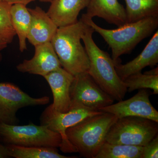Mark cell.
<instances>
[{
	"instance_id": "obj_1",
	"label": "cell",
	"mask_w": 158,
	"mask_h": 158,
	"mask_svg": "<svg viewBox=\"0 0 158 158\" xmlns=\"http://www.w3.org/2000/svg\"><path fill=\"white\" fill-rule=\"evenodd\" d=\"M81 19L99 34L112 50V58L118 62L119 57L129 54L142 40L157 29L158 17H150L134 23H127L117 29L103 28L92 19L82 15Z\"/></svg>"
},
{
	"instance_id": "obj_2",
	"label": "cell",
	"mask_w": 158,
	"mask_h": 158,
	"mask_svg": "<svg viewBox=\"0 0 158 158\" xmlns=\"http://www.w3.org/2000/svg\"><path fill=\"white\" fill-rule=\"evenodd\" d=\"M94 30L88 25L81 36L90 61L88 73L115 100H123L127 92V88L116 73L112 57L101 49L94 42Z\"/></svg>"
},
{
	"instance_id": "obj_3",
	"label": "cell",
	"mask_w": 158,
	"mask_h": 158,
	"mask_svg": "<svg viewBox=\"0 0 158 158\" xmlns=\"http://www.w3.org/2000/svg\"><path fill=\"white\" fill-rule=\"evenodd\" d=\"M87 26L80 19L73 24L59 27L51 41L61 66L74 76L89 69V57L81 43Z\"/></svg>"
},
{
	"instance_id": "obj_4",
	"label": "cell",
	"mask_w": 158,
	"mask_h": 158,
	"mask_svg": "<svg viewBox=\"0 0 158 158\" xmlns=\"http://www.w3.org/2000/svg\"><path fill=\"white\" fill-rule=\"evenodd\" d=\"M117 119L113 114L102 112L69 128L66 137L81 156L95 158L106 142L109 130Z\"/></svg>"
},
{
	"instance_id": "obj_5",
	"label": "cell",
	"mask_w": 158,
	"mask_h": 158,
	"mask_svg": "<svg viewBox=\"0 0 158 158\" xmlns=\"http://www.w3.org/2000/svg\"><path fill=\"white\" fill-rule=\"evenodd\" d=\"M158 123L148 118L127 116L117 119L110 127L106 142L144 146L157 135Z\"/></svg>"
},
{
	"instance_id": "obj_6",
	"label": "cell",
	"mask_w": 158,
	"mask_h": 158,
	"mask_svg": "<svg viewBox=\"0 0 158 158\" xmlns=\"http://www.w3.org/2000/svg\"><path fill=\"white\" fill-rule=\"evenodd\" d=\"M0 141L6 144L23 147L60 148L62 138L46 126L0 125Z\"/></svg>"
},
{
	"instance_id": "obj_7",
	"label": "cell",
	"mask_w": 158,
	"mask_h": 158,
	"mask_svg": "<svg viewBox=\"0 0 158 158\" xmlns=\"http://www.w3.org/2000/svg\"><path fill=\"white\" fill-rule=\"evenodd\" d=\"M70 109L83 107L94 111L112 104L115 100L97 84L88 72L74 76L70 88Z\"/></svg>"
},
{
	"instance_id": "obj_8",
	"label": "cell",
	"mask_w": 158,
	"mask_h": 158,
	"mask_svg": "<svg viewBox=\"0 0 158 158\" xmlns=\"http://www.w3.org/2000/svg\"><path fill=\"white\" fill-rule=\"evenodd\" d=\"M102 113L83 107H77L66 113H60L52 110L48 106L40 116V124L46 126L50 130L61 135L62 143L60 148L62 151L65 153L77 152V150L67 139L66 130L85 118Z\"/></svg>"
},
{
	"instance_id": "obj_9",
	"label": "cell",
	"mask_w": 158,
	"mask_h": 158,
	"mask_svg": "<svg viewBox=\"0 0 158 158\" xmlns=\"http://www.w3.org/2000/svg\"><path fill=\"white\" fill-rule=\"evenodd\" d=\"M49 101L48 97L34 98L12 83H0V125H17L16 114L19 109L46 105Z\"/></svg>"
},
{
	"instance_id": "obj_10",
	"label": "cell",
	"mask_w": 158,
	"mask_h": 158,
	"mask_svg": "<svg viewBox=\"0 0 158 158\" xmlns=\"http://www.w3.org/2000/svg\"><path fill=\"white\" fill-rule=\"evenodd\" d=\"M151 93L147 89H140L131 98L101 108L99 111L111 113L118 118L137 116L158 123V112L153 106L149 99Z\"/></svg>"
},
{
	"instance_id": "obj_11",
	"label": "cell",
	"mask_w": 158,
	"mask_h": 158,
	"mask_svg": "<svg viewBox=\"0 0 158 158\" xmlns=\"http://www.w3.org/2000/svg\"><path fill=\"white\" fill-rule=\"evenodd\" d=\"M34 57L24 60L16 69L22 73L44 77L46 75L62 67L59 58L51 42L35 46Z\"/></svg>"
},
{
	"instance_id": "obj_12",
	"label": "cell",
	"mask_w": 158,
	"mask_h": 158,
	"mask_svg": "<svg viewBox=\"0 0 158 158\" xmlns=\"http://www.w3.org/2000/svg\"><path fill=\"white\" fill-rule=\"evenodd\" d=\"M44 77L49 85L53 96V102L50 107L60 113L68 112L70 109V88L74 76L61 67Z\"/></svg>"
},
{
	"instance_id": "obj_13",
	"label": "cell",
	"mask_w": 158,
	"mask_h": 158,
	"mask_svg": "<svg viewBox=\"0 0 158 158\" xmlns=\"http://www.w3.org/2000/svg\"><path fill=\"white\" fill-rule=\"evenodd\" d=\"M115 62L116 73L122 81L131 75L141 72L147 66L152 67L158 63V31L153 35L147 45L139 55L125 64Z\"/></svg>"
},
{
	"instance_id": "obj_14",
	"label": "cell",
	"mask_w": 158,
	"mask_h": 158,
	"mask_svg": "<svg viewBox=\"0 0 158 158\" xmlns=\"http://www.w3.org/2000/svg\"><path fill=\"white\" fill-rule=\"evenodd\" d=\"M28 10L31 21L27 40L34 46L51 42L58 27L40 7L37 6Z\"/></svg>"
},
{
	"instance_id": "obj_15",
	"label": "cell",
	"mask_w": 158,
	"mask_h": 158,
	"mask_svg": "<svg viewBox=\"0 0 158 158\" xmlns=\"http://www.w3.org/2000/svg\"><path fill=\"white\" fill-rule=\"evenodd\" d=\"M90 0H52L47 13L58 27L78 21L81 11L87 8Z\"/></svg>"
},
{
	"instance_id": "obj_16",
	"label": "cell",
	"mask_w": 158,
	"mask_h": 158,
	"mask_svg": "<svg viewBox=\"0 0 158 158\" xmlns=\"http://www.w3.org/2000/svg\"><path fill=\"white\" fill-rule=\"evenodd\" d=\"M84 15L91 19L100 18L118 27L127 23L125 9L118 0H90Z\"/></svg>"
},
{
	"instance_id": "obj_17",
	"label": "cell",
	"mask_w": 158,
	"mask_h": 158,
	"mask_svg": "<svg viewBox=\"0 0 158 158\" xmlns=\"http://www.w3.org/2000/svg\"><path fill=\"white\" fill-rule=\"evenodd\" d=\"M10 14L12 26L19 40V50L24 52L27 49L26 40L31 26V13L27 6L17 4L11 6Z\"/></svg>"
},
{
	"instance_id": "obj_18",
	"label": "cell",
	"mask_w": 158,
	"mask_h": 158,
	"mask_svg": "<svg viewBox=\"0 0 158 158\" xmlns=\"http://www.w3.org/2000/svg\"><path fill=\"white\" fill-rule=\"evenodd\" d=\"M127 22L134 23L150 17H158V0H124Z\"/></svg>"
},
{
	"instance_id": "obj_19",
	"label": "cell",
	"mask_w": 158,
	"mask_h": 158,
	"mask_svg": "<svg viewBox=\"0 0 158 158\" xmlns=\"http://www.w3.org/2000/svg\"><path fill=\"white\" fill-rule=\"evenodd\" d=\"M10 157L15 158H71L59 153L57 148L45 147H23L6 144Z\"/></svg>"
},
{
	"instance_id": "obj_20",
	"label": "cell",
	"mask_w": 158,
	"mask_h": 158,
	"mask_svg": "<svg viewBox=\"0 0 158 158\" xmlns=\"http://www.w3.org/2000/svg\"><path fill=\"white\" fill-rule=\"evenodd\" d=\"M143 146L105 142L95 158H141Z\"/></svg>"
},
{
	"instance_id": "obj_21",
	"label": "cell",
	"mask_w": 158,
	"mask_h": 158,
	"mask_svg": "<svg viewBox=\"0 0 158 158\" xmlns=\"http://www.w3.org/2000/svg\"><path fill=\"white\" fill-rule=\"evenodd\" d=\"M127 91L131 92L136 90L149 89L154 94H158V75H152L138 73L131 75L123 80Z\"/></svg>"
},
{
	"instance_id": "obj_22",
	"label": "cell",
	"mask_w": 158,
	"mask_h": 158,
	"mask_svg": "<svg viewBox=\"0 0 158 158\" xmlns=\"http://www.w3.org/2000/svg\"><path fill=\"white\" fill-rule=\"evenodd\" d=\"M11 6L0 2V43L11 44L16 35L11 22Z\"/></svg>"
},
{
	"instance_id": "obj_23",
	"label": "cell",
	"mask_w": 158,
	"mask_h": 158,
	"mask_svg": "<svg viewBox=\"0 0 158 158\" xmlns=\"http://www.w3.org/2000/svg\"><path fill=\"white\" fill-rule=\"evenodd\" d=\"M158 158V136L156 135L145 146H143L141 158Z\"/></svg>"
},
{
	"instance_id": "obj_24",
	"label": "cell",
	"mask_w": 158,
	"mask_h": 158,
	"mask_svg": "<svg viewBox=\"0 0 158 158\" xmlns=\"http://www.w3.org/2000/svg\"><path fill=\"white\" fill-rule=\"evenodd\" d=\"M35 1L36 0H0V2L7 3L11 5L20 4L27 6L29 3Z\"/></svg>"
},
{
	"instance_id": "obj_25",
	"label": "cell",
	"mask_w": 158,
	"mask_h": 158,
	"mask_svg": "<svg viewBox=\"0 0 158 158\" xmlns=\"http://www.w3.org/2000/svg\"><path fill=\"white\" fill-rule=\"evenodd\" d=\"M9 157L6 145L0 144V158Z\"/></svg>"
},
{
	"instance_id": "obj_26",
	"label": "cell",
	"mask_w": 158,
	"mask_h": 158,
	"mask_svg": "<svg viewBox=\"0 0 158 158\" xmlns=\"http://www.w3.org/2000/svg\"><path fill=\"white\" fill-rule=\"evenodd\" d=\"M144 73L152 75H158V67H157L156 68L153 69H152L151 70L145 72Z\"/></svg>"
},
{
	"instance_id": "obj_27",
	"label": "cell",
	"mask_w": 158,
	"mask_h": 158,
	"mask_svg": "<svg viewBox=\"0 0 158 158\" xmlns=\"http://www.w3.org/2000/svg\"><path fill=\"white\" fill-rule=\"evenodd\" d=\"M8 44L4 43H0V52L7 47Z\"/></svg>"
},
{
	"instance_id": "obj_28",
	"label": "cell",
	"mask_w": 158,
	"mask_h": 158,
	"mask_svg": "<svg viewBox=\"0 0 158 158\" xmlns=\"http://www.w3.org/2000/svg\"><path fill=\"white\" fill-rule=\"evenodd\" d=\"M52 0H40V1L43 2H51Z\"/></svg>"
},
{
	"instance_id": "obj_29",
	"label": "cell",
	"mask_w": 158,
	"mask_h": 158,
	"mask_svg": "<svg viewBox=\"0 0 158 158\" xmlns=\"http://www.w3.org/2000/svg\"><path fill=\"white\" fill-rule=\"evenodd\" d=\"M2 54H1V52H0V62L2 61Z\"/></svg>"
}]
</instances>
